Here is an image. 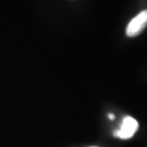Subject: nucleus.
<instances>
[{
    "mask_svg": "<svg viewBox=\"0 0 147 147\" xmlns=\"http://www.w3.org/2000/svg\"><path fill=\"white\" fill-rule=\"evenodd\" d=\"M114 118H115V116L113 114H109V119H110V120H114Z\"/></svg>",
    "mask_w": 147,
    "mask_h": 147,
    "instance_id": "nucleus-3",
    "label": "nucleus"
},
{
    "mask_svg": "<svg viewBox=\"0 0 147 147\" xmlns=\"http://www.w3.org/2000/svg\"><path fill=\"white\" fill-rule=\"evenodd\" d=\"M138 129H139V123L134 118L127 116L123 119L120 129L114 132V136L123 140L130 139L134 136Z\"/></svg>",
    "mask_w": 147,
    "mask_h": 147,
    "instance_id": "nucleus-2",
    "label": "nucleus"
},
{
    "mask_svg": "<svg viewBox=\"0 0 147 147\" xmlns=\"http://www.w3.org/2000/svg\"><path fill=\"white\" fill-rule=\"evenodd\" d=\"M147 26V10L140 11L139 14L128 23L126 27V35L135 37L142 32Z\"/></svg>",
    "mask_w": 147,
    "mask_h": 147,
    "instance_id": "nucleus-1",
    "label": "nucleus"
},
{
    "mask_svg": "<svg viewBox=\"0 0 147 147\" xmlns=\"http://www.w3.org/2000/svg\"><path fill=\"white\" fill-rule=\"evenodd\" d=\"M92 147H95V146H92Z\"/></svg>",
    "mask_w": 147,
    "mask_h": 147,
    "instance_id": "nucleus-4",
    "label": "nucleus"
}]
</instances>
